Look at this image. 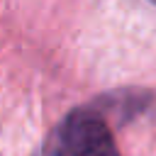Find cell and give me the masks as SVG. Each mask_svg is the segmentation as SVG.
<instances>
[{
	"instance_id": "obj_1",
	"label": "cell",
	"mask_w": 156,
	"mask_h": 156,
	"mask_svg": "<svg viewBox=\"0 0 156 156\" xmlns=\"http://www.w3.org/2000/svg\"><path fill=\"white\" fill-rule=\"evenodd\" d=\"M63 144L71 156H119L105 122L90 112H76L63 127Z\"/></svg>"
},
{
	"instance_id": "obj_2",
	"label": "cell",
	"mask_w": 156,
	"mask_h": 156,
	"mask_svg": "<svg viewBox=\"0 0 156 156\" xmlns=\"http://www.w3.org/2000/svg\"><path fill=\"white\" fill-rule=\"evenodd\" d=\"M154 2H156V0H154Z\"/></svg>"
}]
</instances>
